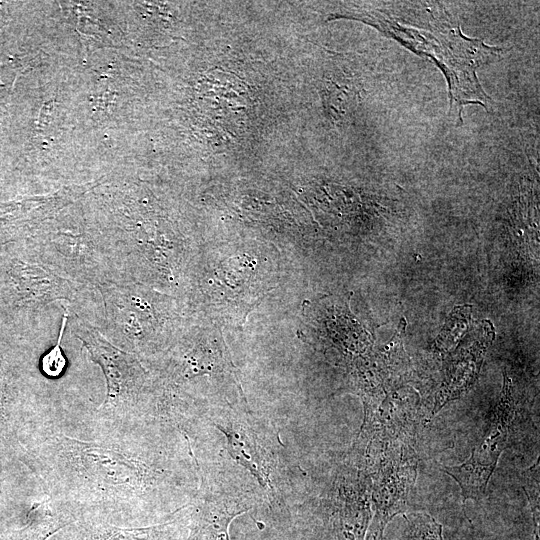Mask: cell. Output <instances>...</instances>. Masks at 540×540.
Instances as JSON below:
<instances>
[{
  "label": "cell",
  "instance_id": "obj_7",
  "mask_svg": "<svg viewBox=\"0 0 540 540\" xmlns=\"http://www.w3.org/2000/svg\"><path fill=\"white\" fill-rule=\"evenodd\" d=\"M84 187L64 189L44 197L0 205V250L27 242L47 220L86 191Z\"/></svg>",
  "mask_w": 540,
  "mask_h": 540
},
{
  "label": "cell",
  "instance_id": "obj_13",
  "mask_svg": "<svg viewBox=\"0 0 540 540\" xmlns=\"http://www.w3.org/2000/svg\"><path fill=\"white\" fill-rule=\"evenodd\" d=\"M496 466L479 460L472 449L470 457L462 464L444 466L443 471L458 483L464 503L469 499L479 501L484 497Z\"/></svg>",
  "mask_w": 540,
  "mask_h": 540
},
{
  "label": "cell",
  "instance_id": "obj_8",
  "mask_svg": "<svg viewBox=\"0 0 540 540\" xmlns=\"http://www.w3.org/2000/svg\"><path fill=\"white\" fill-rule=\"evenodd\" d=\"M514 415L511 380L504 374L502 390L482 441L477 448H473L479 460L490 464L498 463L501 453L508 446Z\"/></svg>",
  "mask_w": 540,
  "mask_h": 540
},
{
  "label": "cell",
  "instance_id": "obj_14",
  "mask_svg": "<svg viewBox=\"0 0 540 540\" xmlns=\"http://www.w3.org/2000/svg\"><path fill=\"white\" fill-rule=\"evenodd\" d=\"M239 513L235 509L204 505L193 515L187 540H229V524Z\"/></svg>",
  "mask_w": 540,
  "mask_h": 540
},
{
  "label": "cell",
  "instance_id": "obj_10",
  "mask_svg": "<svg viewBox=\"0 0 540 540\" xmlns=\"http://www.w3.org/2000/svg\"><path fill=\"white\" fill-rule=\"evenodd\" d=\"M0 344V434L13 432L15 419L28 397L24 371Z\"/></svg>",
  "mask_w": 540,
  "mask_h": 540
},
{
  "label": "cell",
  "instance_id": "obj_11",
  "mask_svg": "<svg viewBox=\"0 0 540 540\" xmlns=\"http://www.w3.org/2000/svg\"><path fill=\"white\" fill-rule=\"evenodd\" d=\"M485 346L475 344L456 355L446 366L445 378L433 405L437 413L448 402L463 396L474 384L483 358Z\"/></svg>",
  "mask_w": 540,
  "mask_h": 540
},
{
  "label": "cell",
  "instance_id": "obj_15",
  "mask_svg": "<svg viewBox=\"0 0 540 540\" xmlns=\"http://www.w3.org/2000/svg\"><path fill=\"white\" fill-rule=\"evenodd\" d=\"M227 435L230 450L236 459L252 471L258 479H267L263 459L256 450L254 442L248 440L246 435H240L237 430L229 425L226 429L221 428Z\"/></svg>",
  "mask_w": 540,
  "mask_h": 540
},
{
  "label": "cell",
  "instance_id": "obj_2",
  "mask_svg": "<svg viewBox=\"0 0 540 540\" xmlns=\"http://www.w3.org/2000/svg\"><path fill=\"white\" fill-rule=\"evenodd\" d=\"M100 328L102 300L97 288L66 279L44 265L27 242L0 250V325L11 332L36 329L52 304Z\"/></svg>",
  "mask_w": 540,
  "mask_h": 540
},
{
  "label": "cell",
  "instance_id": "obj_1",
  "mask_svg": "<svg viewBox=\"0 0 540 540\" xmlns=\"http://www.w3.org/2000/svg\"><path fill=\"white\" fill-rule=\"evenodd\" d=\"M26 462L53 499L74 510H126L147 495L154 470L128 433L102 430L80 440L43 430L29 444Z\"/></svg>",
  "mask_w": 540,
  "mask_h": 540
},
{
  "label": "cell",
  "instance_id": "obj_12",
  "mask_svg": "<svg viewBox=\"0 0 540 540\" xmlns=\"http://www.w3.org/2000/svg\"><path fill=\"white\" fill-rule=\"evenodd\" d=\"M51 501L49 499L34 505L29 512L26 525L2 540H47L77 520L78 514L72 508L56 506Z\"/></svg>",
  "mask_w": 540,
  "mask_h": 540
},
{
  "label": "cell",
  "instance_id": "obj_6",
  "mask_svg": "<svg viewBox=\"0 0 540 540\" xmlns=\"http://www.w3.org/2000/svg\"><path fill=\"white\" fill-rule=\"evenodd\" d=\"M380 454V463L374 473L371 489L376 540H382L386 525L395 516L405 514L418 465L415 451L404 442L387 441L382 445Z\"/></svg>",
  "mask_w": 540,
  "mask_h": 540
},
{
  "label": "cell",
  "instance_id": "obj_9",
  "mask_svg": "<svg viewBox=\"0 0 540 540\" xmlns=\"http://www.w3.org/2000/svg\"><path fill=\"white\" fill-rule=\"evenodd\" d=\"M73 524L74 540H172L176 528L172 521L148 527H119L83 514Z\"/></svg>",
  "mask_w": 540,
  "mask_h": 540
},
{
  "label": "cell",
  "instance_id": "obj_16",
  "mask_svg": "<svg viewBox=\"0 0 540 540\" xmlns=\"http://www.w3.org/2000/svg\"><path fill=\"white\" fill-rule=\"evenodd\" d=\"M61 308L63 313L56 343L51 349L43 354L39 360V369L44 377L48 379L60 378L67 368V359L62 350V339L65 329L69 324L72 312L69 305L63 304L61 305Z\"/></svg>",
  "mask_w": 540,
  "mask_h": 540
},
{
  "label": "cell",
  "instance_id": "obj_3",
  "mask_svg": "<svg viewBox=\"0 0 540 540\" xmlns=\"http://www.w3.org/2000/svg\"><path fill=\"white\" fill-rule=\"evenodd\" d=\"M27 243L44 265L73 282L97 288L124 277L93 216H54Z\"/></svg>",
  "mask_w": 540,
  "mask_h": 540
},
{
  "label": "cell",
  "instance_id": "obj_17",
  "mask_svg": "<svg viewBox=\"0 0 540 540\" xmlns=\"http://www.w3.org/2000/svg\"><path fill=\"white\" fill-rule=\"evenodd\" d=\"M405 528L398 540H444L442 525L424 512L403 514Z\"/></svg>",
  "mask_w": 540,
  "mask_h": 540
},
{
  "label": "cell",
  "instance_id": "obj_4",
  "mask_svg": "<svg viewBox=\"0 0 540 540\" xmlns=\"http://www.w3.org/2000/svg\"><path fill=\"white\" fill-rule=\"evenodd\" d=\"M71 333L102 370L106 393L95 417L102 430L128 433L148 413L150 383L138 356L111 343L97 327L71 313Z\"/></svg>",
  "mask_w": 540,
  "mask_h": 540
},
{
  "label": "cell",
  "instance_id": "obj_5",
  "mask_svg": "<svg viewBox=\"0 0 540 540\" xmlns=\"http://www.w3.org/2000/svg\"><path fill=\"white\" fill-rule=\"evenodd\" d=\"M103 319L99 331L118 348L135 354L151 352L165 337L171 313L143 284L122 277L97 287Z\"/></svg>",
  "mask_w": 540,
  "mask_h": 540
}]
</instances>
